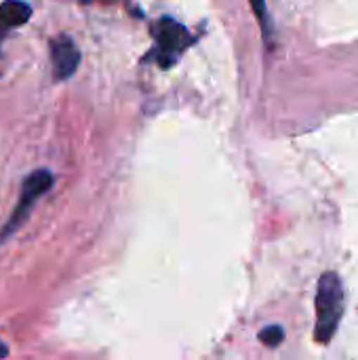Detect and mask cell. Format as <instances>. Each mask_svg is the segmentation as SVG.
Returning a JSON list of instances; mask_svg holds the SVG:
<instances>
[{
    "instance_id": "cell-1",
    "label": "cell",
    "mask_w": 358,
    "mask_h": 360,
    "mask_svg": "<svg viewBox=\"0 0 358 360\" xmlns=\"http://www.w3.org/2000/svg\"><path fill=\"white\" fill-rule=\"evenodd\" d=\"M344 312V285L340 274L327 272L319 281L317 289V327H314V340L317 344H331L335 338V331L340 327Z\"/></svg>"
},
{
    "instance_id": "cell-2",
    "label": "cell",
    "mask_w": 358,
    "mask_h": 360,
    "mask_svg": "<svg viewBox=\"0 0 358 360\" xmlns=\"http://www.w3.org/2000/svg\"><path fill=\"white\" fill-rule=\"evenodd\" d=\"M53 181H55V179H53V173L46 171V169H38V171L30 173V175L23 179V186H21V194H19L17 207H15V211L11 213V217H8V221L4 224V228L0 230V245H2L8 236H13V234L23 226V221L30 217L32 207L36 205V200H38L40 196H44V194L53 188Z\"/></svg>"
},
{
    "instance_id": "cell-3",
    "label": "cell",
    "mask_w": 358,
    "mask_h": 360,
    "mask_svg": "<svg viewBox=\"0 0 358 360\" xmlns=\"http://www.w3.org/2000/svg\"><path fill=\"white\" fill-rule=\"evenodd\" d=\"M154 38H156V44H158L156 59H158V63L162 68H169L184 53V49L190 42L188 30L181 23H177L175 19H171V17H162V19L156 21Z\"/></svg>"
},
{
    "instance_id": "cell-4",
    "label": "cell",
    "mask_w": 358,
    "mask_h": 360,
    "mask_svg": "<svg viewBox=\"0 0 358 360\" xmlns=\"http://www.w3.org/2000/svg\"><path fill=\"white\" fill-rule=\"evenodd\" d=\"M51 59H53V72L57 80L70 78L80 63V51L68 36H57L51 42Z\"/></svg>"
},
{
    "instance_id": "cell-5",
    "label": "cell",
    "mask_w": 358,
    "mask_h": 360,
    "mask_svg": "<svg viewBox=\"0 0 358 360\" xmlns=\"http://www.w3.org/2000/svg\"><path fill=\"white\" fill-rule=\"evenodd\" d=\"M32 17V8L23 0H4L0 4V27H19Z\"/></svg>"
},
{
    "instance_id": "cell-6",
    "label": "cell",
    "mask_w": 358,
    "mask_h": 360,
    "mask_svg": "<svg viewBox=\"0 0 358 360\" xmlns=\"http://www.w3.org/2000/svg\"><path fill=\"white\" fill-rule=\"evenodd\" d=\"M283 340H285V329L281 325H268L260 331V342L268 348L283 344Z\"/></svg>"
},
{
    "instance_id": "cell-7",
    "label": "cell",
    "mask_w": 358,
    "mask_h": 360,
    "mask_svg": "<svg viewBox=\"0 0 358 360\" xmlns=\"http://www.w3.org/2000/svg\"><path fill=\"white\" fill-rule=\"evenodd\" d=\"M249 4H251L255 17H257V19L262 21V25L266 27V15H268V11H266V0H249Z\"/></svg>"
},
{
    "instance_id": "cell-8",
    "label": "cell",
    "mask_w": 358,
    "mask_h": 360,
    "mask_svg": "<svg viewBox=\"0 0 358 360\" xmlns=\"http://www.w3.org/2000/svg\"><path fill=\"white\" fill-rule=\"evenodd\" d=\"M6 356H8V348H6V346H4V342L0 340V360L6 359Z\"/></svg>"
}]
</instances>
